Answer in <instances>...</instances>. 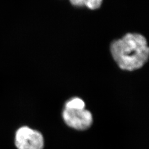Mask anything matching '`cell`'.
<instances>
[{
    "label": "cell",
    "mask_w": 149,
    "mask_h": 149,
    "mask_svg": "<svg viewBox=\"0 0 149 149\" xmlns=\"http://www.w3.org/2000/svg\"><path fill=\"white\" fill-rule=\"evenodd\" d=\"M112 57L120 69L133 71L144 66L149 59L146 38L139 33H128L111 44Z\"/></svg>",
    "instance_id": "cell-1"
},
{
    "label": "cell",
    "mask_w": 149,
    "mask_h": 149,
    "mask_svg": "<svg viewBox=\"0 0 149 149\" xmlns=\"http://www.w3.org/2000/svg\"><path fill=\"white\" fill-rule=\"evenodd\" d=\"M64 122L71 128L77 130H86L93 123V116L90 111L85 109L64 108L62 113Z\"/></svg>",
    "instance_id": "cell-2"
},
{
    "label": "cell",
    "mask_w": 149,
    "mask_h": 149,
    "mask_svg": "<svg viewBox=\"0 0 149 149\" xmlns=\"http://www.w3.org/2000/svg\"><path fill=\"white\" fill-rule=\"evenodd\" d=\"M15 144L18 149H43L44 139L39 131L24 126L16 132Z\"/></svg>",
    "instance_id": "cell-3"
},
{
    "label": "cell",
    "mask_w": 149,
    "mask_h": 149,
    "mask_svg": "<svg viewBox=\"0 0 149 149\" xmlns=\"http://www.w3.org/2000/svg\"><path fill=\"white\" fill-rule=\"evenodd\" d=\"M66 108H74V109H85V103L83 100L79 97H74L66 102L65 107Z\"/></svg>",
    "instance_id": "cell-4"
},
{
    "label": "cell",
    "mask_w": 149,
    "mask_h": 149,
    "mask_svg": "<svg viewBox=\"0 0 149 149\" xmlns=\"http://www.w3.org/2000/svg\"><path fill=\"white\" fill-rule=\"evenodd\" d=\"M102 2L103 0H89L86 7L92 10H95L101 7Z\"/></svg>",
    "instance_id": "cell-5"
},
{
    "label": "cell",
    "mask_w": 149,
    "mask_h": 149,
    "mask_svg": "<svg viewBox=\"0 0 149 149\" xmlns=\"http://www.w3.org/2000/svg\"><path fill=\"white\" fill-rule=\"evenodd\" d=\"M88 1L89 0H70V3L76 7L86 6Z\"/></svg>",
    "instance_id": "cell-6"
}]
</instances>
